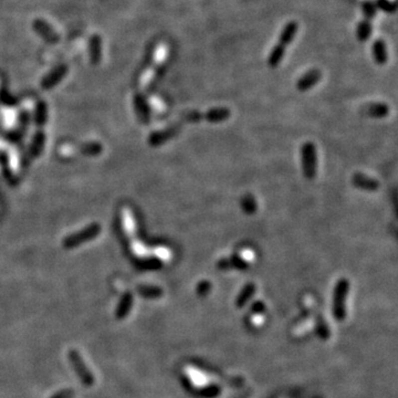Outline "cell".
<instances>
[{
  "label": "cell",
  "mask_w": 398,
  "mask_h": 398,
  "mask_svg": "<svg viewBox=\"0 0 398 398\" xmlns=\"http://www.w3.org/2000/svg\"><path fill=\"white\" fill-rule=\"evenodd\" d=\"M299 23L295 20H290L284 24L278 38V41L273 45L268 57V64L270 68H277L284 58L290 43L293 41L298 33Z\"/></svg>",
  "instance_id": "1"
},
{
  "label": "cell",
  "mask_w": 398,
  "mask_h": 398,
  "mask_svg": "<svg viewBox=\"0 0 398 398\" xmlns=\"http://www.w3.org/2000/svg\"><path fill=\"white\" fill-rule=\"evenodd\" d=\"M362 12H363V18L357 24L356 37L360 42H366L373 31V20L377 12L375 1L364 0L362 2Z\"/></svg>",
  "instance_id": "2"
},
{
  "label": "cell",
  "mask_w": 398,
  "mask_h": 398,
  "mask_svg": "<svg viewBox=\"0 0 398 398\" xmlns=\"http://www.w3.org/2000/svg\"><path fill=\"white\" fill-rule=\"evenodd\" d=\"M350 291L348 279H340L335 284L333 294V313L336 320H344L346 315V298Z\"/></svg>",
  "instance_id": "3"
},
{
  "label": "cell",
  "mask_w": 398,
  "mask_h": 398,
  "mask_svg": "<svg viewBox=\"0 0 398 398\" xmlns=\"http://www.w3.org/2000/svg\"><path fill=\"white\" fill-rule=\"evenodd\" d=\"M301 157H302V171L307 180H313L316 175V166H318V157H316V147L313 143L308 142L303 144L301 149Z\"/></svg>",
  "instance_id": "4"
},
{
  "label": "cell",
  "mask_w": 398,
  "mask_h": 398,
  "mask_svg": "<svg viewBox=\"0 0 398 398\" xmlns=\"http://www.w3.org/2000/svg\"><path fill=\"white\" fill-rule=\"evenodd\" d=\"M69 360L72 364L73 369L75 371L76 375L79 376L81 382L83 383L85 386H92L94 384V376L91 373L88 366L85 365L82 356L79 354L78 351L71 350L69 352Z\"/></svg>",
  "instance_id": "5"
},
{
  "label": "cell",
  "mask_w": 398,
  "mask_h": 398,
  "mask_svg": "<svg viewBox=\"0 0 398 398\" xmlns=\"http://www.w3.org/2000/svg\"><path fill=\"white\" fill-rule=\"evenodd\" d=\"M353 186L365 192H376L380 190V182L373 177H370L361 173H356L352 177Z\"/></svg>",
  "instance_id": "6"
},
{
  "label": "cell",
  "mask_w": 398,
  "mask_h": 398,
  "mask_svg": "<svg viewBox=\"0 0 398 398\" xmlns=\"http://www.w3.org/2000/svg\"><path fill=\"white\" fill-rule=\"evenodd\" d=\"M322 79V73L318 69H312L308 71L307 73H304L297 82V89L300 92H305L312 89L315 84L320 82V80Z\"/></svg>",
  "instance_id": "7"
},
{
  "label": "cell",
  "mask_w": 398,
  "mask_h": 398,
  "mask_svg": "<svg viewBox=\"0 0 398 398\" xmlns=\"http://www.w3.org/2000/svg\"><path fill=\"white\" fill-rule=\"evenodd\" d=\"M217 268L220 270H246L249 268V263L243 258L239 256H232L229 258H222L217 262Z\"/></svg>",
  "instance_id": "8"
},
{
  "label": "cell",
  "mask_w": 398,
  "mask_h": 398,
  "mask_svg": "<svg viewBox=\"0 0 398 398\" xmlns=\"http://www.w3.org/2000/svg\"><path fill=\"white\" fill-rule=\"evenodd\" d=\"M363 113L374 119H384L390 113V106L383 102H375L366 105L363 109Z\"/></svg>",
  "instance_id": "9"
},
{
  "label": "cell",
  "mask_w": 398,
  "mask_h": 398,
  "mask_svg": "<svg viewBox=\"0 0 398 398\" xmlns=\"http://www.w3.org/2000/svg\"><path fill=\"white\" fill-rule=\"evenodd\" d=\"M372 52H373V57L376 64L384 65L387 63L389 54H387V47L384 40L381 38L376 39L373 42V45H372Z\"/></svg>",
  "instance_id": "10"
},
{
  "label": "cell",
  "mask_w": 398,
  "mask_h": 398,
  "mask_svg": "<svg viewBox=\"0 0 398 398\" xmlns=\"http://www.w3.org/2000/svg\"><path fill=\"white\" fill-rule=\"evenodd\" d=\"M230 117V111L227 108H216L208 110L206 113H203V120L210 123H219L223 122Z\"/></svg>",
  "instance_id": "11"
},
{
  "label": "cell",
  "mask_w": 398,
  "mask_h": 398,
  "mask_svg": "<svg viewBox=\"0 0 398 398\" xmlns=\"http://www.w3.org/2000/svg\"><path fill=\"white\" fill-rule=\"evenodd\" d=\"M176 133H177V127H170V129L167 130L156 132L150 137V143L154 146L161 145L163 143H165L166 141L172 139Z\"/></svg>",
  "instance_id": "12"
},
{
  "label": "cell",
  "mask_w": 398,
  "mask_h": 398,
  "mask_svg": "<svg viewBox=\"0 0 398 398\" xmlns=\"http://www.w3.org/2000/svg\"><path fill=\"white\" fill-rule=\"evenodd\" d=\"M254 292H256V285L253 283H247L242 290L240 291V293L238 294V297L236 299V305L238 308H242L246 305L249 300L253 297Z\"/></svg>",
  "instance_id": "13"
},
{
  "label": "cell",
  "mask_w": 398,
  "mask_h": 398,
  "mask_svg": "<svg viewBox=\"0 0 398 398\" xmlns=\"http://www.w3.org/2000/svg\"><path fill=\"white\" fill-rule=\"evenodd\" d=\"M187 372H188L187 373L188 377H190L191 382L193 383V385L195 387H205L208 384V379H207L206 374L202 373L201 371L197 370L196 367L195 369H194V367H192V369H188Z\"/></svg>",
  "instance_id": "14"
},
{
  "label": "cell",
  "mask_w": 398,
  "mask_h": 398,
  "mask_svg": "<svg viewBox=\"0 0 398 398\" xmlns=\"http://www.w3.org/2000/svg\"><path fill=\"white\" fill-rule=\"evenodd\" d=\"M132 303H133V298L130 293L125 294L123 299H122L121 303L119 304V308L116 310V318L119 320L124 319L125 316L129 314L131 307H132Z\"/></svg>",
  "instance_id": "15"
},
{
  "label": "cell",
  "mask_w": 398,
  "mask_h": 398,
  "mask_svg": "<svg viewBox=\"0 0 398 398\" xmlns=\"http://www.w3.org/2000/svg\"><path fill=\"white\" fill-rule=\"evenodd\" d=\"M240 206H241V209L243 210V212L247 213V215H253V213L256 212L258 209L257 201L252 195L243 196L241 198Z\"/></svg>",
  "instance_id": "16"
},
{
  "label": "cell",
  "mask_w": 398,
  "mask_h": 398,
  "mask_svg": "<svg viewBox=\"0 0 398 398\" xmlns=\"http://www.w3.org/2000/svg\"><path fill=\"white\" fill-rule=\"evenodd\" d=\"M139 293L147 299H154L162 297L163 291L157 287H149V285H143L139 288Z\"/></svg>",
  "instance_id": "17"
},
{
  "label": "cell",
  "mask_w": 398,
  "mask_h": 398,
  "mask_svg": "<svg viewBox=\"0 0 398 398\" xmlns=\"http://www.w3.org/2000/svg\"><path fill=\"white\" fill-rule=\"evenodd\" d=\"M376 8L385 12H394L396 10V2L393 0H376Z\"/></svg>",
  "instance_id": "18"
},
{
  "label": "cell",
  "mask_w": 398,
  "mask_h": 398,
  "mask_svg": "<svg viewBox=\"0 0 398 398\" xmlns=\"http://www.w3.org/2000/svg\"><path fill=\"white\" fill-rule=\"evenodd\" d=\"M211 289V284L209 281H201L199 282V284L197 285V293L199 295H206L208 294L209 291Z\"/></svg>",
  "instance_id": "19"
},
{
  "label": "cell",
  "mask_w": 398,
  "mask_h": 398,
  "mask_svg": "<svg viewBox=\"0 0 398 398\" xmlns=\"http://www.w3.org/2000/svg\"><path fill=\"white\" fill-rule=\"evenodd\" d=\"M185 120L188 122H199L200 120H203V113H200L198 111L190 112L185 115Z\"/></svg>",
  "instance_id": "20"
},
{
  "label": "cell",
  "mask_w": 398,
  "mask_h": 398,
  "mask_svg": "<svg viewBox=\"0 0 398 398\" xmlns=\"http://www.w3.org/2000/svg\"><path fill=\"white\" fill-rule=\"evenodd\" d=\"M74 397V392L72 390H63L57 394L53 395L51 398H73Z\"/></svg>",
  "instance_id": "21"
}]
</instances>
